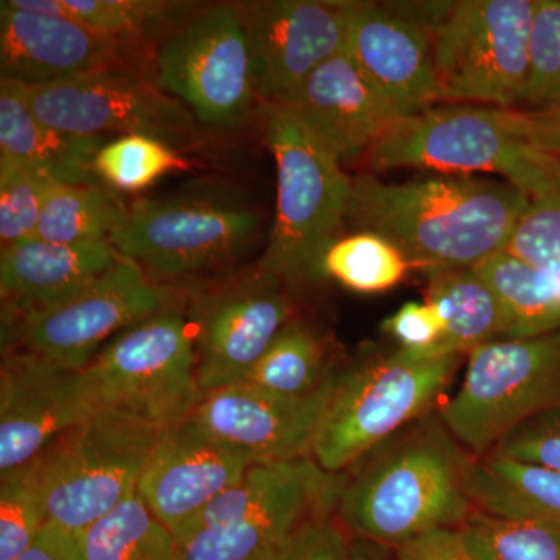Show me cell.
<instances>
[{
	"label": "cell",
	"mask_w": 560,
	"mask_h": 560,
	"mask_svg": "<svg viewBox=\"0 0 560 560\" xmlns=\"http://www.w3.org/2000/svg\"><path fill=\"white\" fill-rule=\"evenodd\" d=\"M470 455L430 412L342 471L335 518L346 533L396 550L477 511Z\"/></svg>",
	"instance_id": "1"
},
{
	"label": "cell",
	"mask_w": 560,
	"mask_h": 560,
	"mask_svg": "<svg viewBox=\"0 0 560 560\" xmlns=\"http://www.w3.org/2000/svg\"><path fill=\"white\" fill-rule=\"evenodd\" d=\"M529 198L508 180L441 175L388 184L352 178L346 221L393 243L425 272L471 268L506 248Z\"/></svg>",
	"instance_id": "2"
},
{
	"label": "cell",
	"mask_w": 560,
	"mask_h": 560,
	"mask_svg": "<svg viewBox=\"0 0 560 560\" xmlns=\"http://www.w3.org/2000/svg\"><path fill=\"white\" fill-rule=\"evenodd\" d=\"M374 171L431 168L444 175L490 173L539 197L558 175L560 158L540 150L521 109L436 105L394 121L364 154Z\"/></svg>",
	"instance_id": "3"
},
{
	"label": "cell",
	"mask_w": 560,
	"mask_h": 560,
	"mask_svg": "<svg viewBox=\"0 0 560 560\" xmlns=\"http://www.w3.org/2000/svg\"><path fill=\"white\" fill-rule=\"evenodd\" d=\"M260 116L278 195L270 238L257 267L294 290L316 282L320 256L346 221L352 178L290 106L261 103Z\"/></svg>",
	"instance_id": "4"
},
{
	"label": "cell",
	"mask_w": 560,
	"mask_h": 560,
	"mask_svg": "<svg viewBox=\"0 0 560 560\" xmlns=\"http://www.w3.org/2000/svg\"><path fill=\"white\" fill-rule=\"evenodd\" d=\"M341 482L313 458L250 464L179 541L180 560H278L308 523L334 515Z\"/></svg>",
	"instance_id": "5"
},
{
	"label": "cell",
	"mask_w": 560,
	"mask_h": 560,
	"mask_svg": "<svg viewBox=\"0 0 560 560\" xmlns=\"http://www.w3.org/2000/svg\"><path fill=\"white\" fill-rule=\"evenodd\" d=\"M431 40L436 105L521 108L536 0L408 2Z\"/></svg>",
	"instance_id": "6"
},
{
	"label": "cell",
	"mask_w": 560,
	"mask_h": 560,
	"mask_svg": "<svg viewBox=\"0 0 560 560\" xmlns=\"http://www.w3.org/2000/svg\"><path fill=\"white\" fill-rule=\"evenodd\" d=\"M160 427L113 408L57 438L33 459L47 522L83 534L138 492Z\"/></svg>",
	"instance_id": "7"
},
{
	"label": "cell",
	"mask_w": 560,
	"mask_h": 560,
	"mask_svg": "<svg viewBox=\"0 0 560 560\" xmlns=\"http://www.w3.org/2000/svg\"><path fill=\"white\" fill-rule=\"evenodd\" d=\"M460 360L415 361L394 350L388 357L341 370L313 459L330 474L349 470L405 427L430 415Z\"/></svg>",
	"instance_id": "8"
},
{
	"label": "cell",
	"mask_w": 560,
	"mask_h": 560,
	"mask_svg": "<svg viewBox=\"0 0 560 560\" xmlns=\"http://www.w3.org/2000/svg\"><path fill=\"white\" fill-rule=\"evenodd\" d=\"M83 372L102 408L161 430L190 418L202 396L194 329L178 305L120 331Z\"/></svg>",
	"instance_id": "9"
},
{
	"label": "cell",
	"mask_w": 560,
	"mask_h": 560,
	"mask_svg": "<svg viewBox=\"0 0 560 560\" xmlns=\"http://www.w3.org/2000/svg\"><path fill=\"white\" fill-rule=\"evenodd\" d=\"M178 305L131 260H119L69 296L36 311L2 319V352L38 357L57 366L83 370L120 331Z\"/></svg>",
	"instance_id": "10"
},
{
	"label": "cell",
	"mask_w": 560,
	"mask_h": 560,
	"mask_svg": "<svg viewBox=\"0 0 560 560\" xmlns=\"http://www.w3.org/2000/svg\"><path fill=\"white\" fill-rule=\"evenodd\" d=\"M560 407V331L495 340L469 353L456 396L440 418L474 458L540 412Z\"/></svg>",
	"instance_id": "11"
},
{
	"label": "cell",
	"mask_w": 560,
	"mask_h": 560,
	"mask_svg": "<svg viewBox=\"0 0 560 560\" xmlns=\"http://www.w3.org/2000/svg\"><path fill=\"white\" fill-rule=\"evenodd\" d=\"M259 228V213L238 202L142 198L128 206L109 242L120 257L164 285L230 264Z\"/></svg>",
	"instance_id": "12"
},
{
	"label": "cell",
	"mask_w": 560,
	"mask_h": 560,
	"mask_svg": "<svg viewBox=\"0 0 560 560\" xmlns=\"http://www.w3.org/2000/svg\"><path fill=\"white\" fill-rule=\"evenodd\" d=\"M158 88L213 128L245 124L254 101L248 39L238 3L197 11L168 33L156 54Z\"/></svg>",
	"instance_id": "13"
},
{
	"label": "cell",
	"mask_w": 560,
	"mask_h": 560,
	"mask_svg": "<svg viewBox=\"0 0 560 560\" xmlns=\"http://www.w3.org/2000/svg\"><path fill=\"white\" fill-rule=\"evenodd\" d=\"M293 289L259 267L191 289L187 318L201 394L246 382L294 315Z\"/></svg>",
	"instance_id": "14"
},
{
	"label": "cell",
	"mask_w": 560,
	"mask_h": 560,
	"mask_svg": "<svg viewBox=\"0 0 560 560\" xmlns=\"http://www.w3.org/2000/svg\"><path fill=\"white\" fill-rule=\"evenodd\" d=\"M18 88L40 121L69 135H147L176 150L200 142V121L184 103L127 70Z\"/></svg>",
	"instance_id": "15"
},
{
	"label": "cell",
	"mask_w": 560,
	"mask_h": 560,
	"mask_svg": "<svg viewBox=\"0 0 560 560\" xmlns=\"http://www.w3.org/2000/svg\"><path fill=\"white\" fill-rule=\"evenodd\" d=\"M353 0H250L238 3L254 91L287 103L308 77L345 50Z\"/></svg>",
	"instance_id": "16"
},
{
	"label": "cell",
	"mask_w": 560,
	"mask_h": 560,
	"mask_svg": "<svg viewBox=\"0 0 560 560\" xmlns=\"http://www.w3.org/2000/svg\"><path fill=\"white\" fill-rule=\"evenodd\" d=\"M101 410L83 370L2 352L0 475L27 466L57 438Z\"/></svg>",
	"instance_id": "17"
},
{
	"label": "cell",
	"mask_w": 560,
	"mask_h": 560,
	"mask_svg": "<svg viewBox=\"0 0 560 560\" xmlns=\"http://www.w3.org/2000/svg\"><path fill=\"white\" fill-rule=\"evenodd\" d=\"M340 372L311 397H283L248 382L209 390L191 418L253 464L313 458Z\"/></svg>",
	"instance_id": "18"
},
{
	"label": "cell",
	"mask_w": 560,
	"mask_h": 560,
	"mask_svg": "<svg viewBox=\"0 0 560 560\" xmlns=\"http://www.w3.org/2000/svg\"><path fill=\"white\" fill-rule=\"evenodd\" d=\"M250 464L248 456L213 438L190 416L161 431L138 495L179 544Z\"/></svg>",
	"instance_id": "19"
},
{
	"label": "cell",
	"mask_w": 560,
	"mask_h": 560,
	"mask_svg": "<svg viewBox=\"0 0 560 560\" xmlns=\"http://www.w3.org/2000/svg\"><path fill=\"white\" fill-rule=\"evenodd\" d=\"M345 49L400 119L436 106L430 35L408 2L353 0Z\"/></svg>",
	"instance_id": "20"
},
{
	"label": "cell",
	"mask_w": 560,
	"mask_h": 560,
	"mask_svg": "<svg viewBox=\"0 0 560 560\" xmlns=\"http://www.w3.org/2000/svg\"><path fill=\"white\" fill-rule=\"evenodd\" d=\"M128 46L72 18L44 16L0 2L2 81L36 86L125 70Z\"/></svg>",
	"instance_id": "21"
},
{
	"label": "cell",
	"mask_w": 560,
	"mask_h": 560,
	"mask_svg": "<svg viewBox=\"0 0 560 560\" xmlns=\"http://www.w3.org/2000/svg\"><path fill=\"white\" fill-rule=\"evenodd\" d=\"M280 105L290 106L341 162L364 156L400 119L346 49L320 65L293 97Z\"/></svg>",
	"instance_id": "22"
},
{
	"label": "cell",
	"mask_w": 560,
	"mask_h": 560,
	"mask_svg": "<svg viewBox=\"0 0 560 560\" xmlns=\"http://www.w3.org/2000/svg\"><path fill=\"white\" fill-rule=\"evenodd\" d=\"M119 257L109 242L65 245L33 237L0 249L2 319L69 296L108 271Z\"/></svg>",
	"instance_id": "23"
},
{
	"label": "cell",
	"mask_w": 560,
	"mask_h": 560,
	"mask_svg": "<svg viewBox=\"0 0 560 560\" xmlns=\"http://www.w3.org/2000/svg\"><path fill=\"white\" fill-rule=\"evenodd\" d=\"M102 136H77L40 121L28 109L20 88L0 81V156L49 175L58 183L102 184L94 172Z\"/></svg>",
	"instance_id": "24"
},
{
	"label": "cell",
	"mask_w": 560,
	"mask_h": 560,
	"mask_svg": "<svg viewBox=\"0 0 560 560\" xmlns=\"http://www.w3.org/2000/svg\"><path fill=\"white\" fill-rule=\"evenodd\" d=\"M425 302L441 319L442 335L425 360L469 355L503 338L499 301L475 268L425 272Z\"/></svg>",
	"instance_id": "25"
},
{
	"label": "cell",
	"mask_w": 560,
	"mask_h": 560,
	"mask_svg": "<svg viewBox=\"0 0 560 560\" xmlns=\"http://www.w3.org/2000/svg\"><path fill=\"white\" fill-rule=\"evenodd\" d=\"M474 268L499 301L504 340H525L560 331L559 276L506 250L493 254Z\"/></svg>",
	"instance_id": "26"
},
{
	"label": "cell",
	"mask_w": 560,
	"mask_h": 560,
	"mask_svg": "<svg viewBox=\"0 0 560 560\" xmlns=\"http://www.w3.org/2000/svg\"><path fill=\"white\" fill-rule=\"evenodd\" d=\"M470 490L477 510L560 526V471L489 453L475 458Z\"/></svg>",
	"instance_id": "27"
},
{
	"label": "cell",
	"mask_w": 560,
	"mask_h": 560,
	"mask_svg": "<svg viewBox=\"0 0 560 560\" xmlns=\"http://www.w3.org/2000/svg\"><path fill=\"white\" fill-rule=\"evenodd\" d=\"M127 213L128 206L105 184L54 180L44 202L36 237L65 245L109 242Z\"/></svg>",
	"instance_id": "28"
},
{
	"label": "cell",
	"mask_w": 560,
	"mask_h": 560,
	"mask_svg": "<svg viewBox=\"0 0 560 560\" xmlns=\"http://www.w3.org/2000/svg\"><path fill=\"white\" fill-rule=\"evenodd\" d=\"M326 341L304 319H291L246 382L283 397H311L338 374Z\"/></svg>",
	"instance_id": "29"
},
{
	"label": "cell",
	"mask_w": 560,
	"mask_h": 560,
	"mask_svg": "<svg viewBox=\"0 0 560 560\" xmlns=\"http://www.w3.org/2000/svg\"><path fill=\"white\" fill-rule=\"evenodd\" d=\"M84 560H180L171 529L138 492L81 534Z\"/></svg>",
	"instance_id": "30"
},
{
	"label": "cell",
	"mask_w": 560,
	"mask_h": 560,
	"mask_svg": "<svg viewBox=\"0 0 560 560\" xmlns=\"http://www.w3.org/2000/svg\"><path fill=\"white\" fill-rule=\"evenodd\" d=\"M410 270V261L393 243L357 231L327 246L316 268V282L334 280L355 293H383L399 285Z\"/></svg>",
	"instance_id": "31"
},
{
	"label": "cell",
	"mask_w": 560,
	"mask_h": 560,
	"mask_svg": "<svg viewBox=\"0 0 560 560\" xmlns=\"http://www.w3.org/2000/svg\"><path fill=\"white\" fill-rule=\"evenodd\" d=\"M481 560H560V526L477 510L458 528Z\"/></svg>",
	"instance_id": "32"
},
{
	"label": "cell",
	"mask_w": 560,
	"mask_h": 560,
	"mask_svg": "<svg viewBox=\"0 0 560 560\" xmlns=\"http://www.w3.org/2000/svg\"><path fill=\"white\" fill-rule=\"evenodd\" d=\"M189 162L164 140L147 135H125L105 142L95 154L98 180L114 191L149 189L173 171H184Z\"/></svg>",
	"instance_id": "33"
},
{
	"label": "cell",
	"mask_w": 560,
	"mask_h": 560,
	"mask_svg": "<svg viewBox=\"0 0 560 560\" xmlns=\"http://www.w3.org/2000/svg\"><path fill=\"white\" fill-rule=\"evenodd\" d=\"M62 5L72 20L130 46L179 25L191 10V3L173 0H62Z\"/></svg>",
	"instance_id": "34"
},
{
	"label": "cell",
	"mask_w": 560,
	"mask_h": 560,
	"mask_svg": "<svg viewBox=\"0 0 560 560\" xmlns=\"http://www.w3.org/2000/svg\"><path fill=\"white\" fill-rule=\"evenodd\" d=\"M54 180L38 168L0 156V249L36 237Z\"/></svg>",
	"instance_id": "35"
},
{
	"label": "cell",
	"mask_w": 560,
	"mask_h": 560,
	"mask_svg": "<svg viewBox=\"0 0 560 560\" xmlns=\"http://www.w3.org/2000/svg\"><path fill=\"white\" fill-rule=\"evenodd\" d=\"M46 523V501L33 463L0 475V560L18 558Z\"/></svg>",
	"instance_id": "36"
},
{
	"label": "cell",
	"mask_w": 560,
	"mask_h": 560,
	"mask_svg": "<svg viewBox=\"0 0 560 560\" xmlns=\"http://www.w3.org/2000/svg\"><path fill=\"white\" fill-rule=\"evenodd\" d=\"M560 105V0H536L528 47V75L521 108Z\"/></svg>",
	"instance_id": "37"
},
{
	"label": "cell",
	"mask_w": 560,
	"mask_h": 560,
	"mask_svg": "<svg viewBox=\"0 0 560 560\" xmlns=\"http://www.w3.org/2000/svg\"><path fill=\"white\" fill-rule=\"evenodd\" d=\"M504 250L560 278V171L544 194L529 200Z\"/></svg>",
	"instance_id": "38"
},
{
	"label": "cell",
	"mask_w": 560,
	"mask_h": 560,
	"mask_svg": "<svg viewBox=\"0 0 560 560\" xmlns=\"http://www.w3.org/2000/svg\"><path fill=\"white\" fill-rule=\"evenodd\" d=\"M490 453L560 471V407L521 423Z\"/></svg>",
	"instance_id": "39"
},
{
	"label": "cell",
	"mask_w": 560,
	"mask_h": 560,
	"mask_svg": "<svg viewBox=\"0 0 560 560\" xmlns=\"http://www.w3.org/2000/svg\"><path fill=\"white\" fill-rule=\"evenodd\" d=\"M382 331L399 345V355L419 361L441 340L442 326L429 302L411 301L383 320Z\"/></svg>",
	"instance_id": "40"
},
{
	"label": "cell",
	"mask_w": 560,
	"mask_h": 560,
	"mask_svg": "<svg viewBox=\"0 0 560 560\" xmlns=\"http://www.w3.org/2000/svg\"><path fill=\"white\" fill-rule=\"evenodd\" d=\"M350 537L335 515H323L298 534L278 560H349Z\"/></svg>",
	"instance_id": "41"
},
{
	"label": "cell",
	"mask_w": 560,
	"mask_h": 560,
	"mask_svg": "<svg viewBox=\"0 0 560 560\" xmlns=\"http://www.w3.org/2000/svg\"><path fill=\"white\" fill-rule=\"evenodd\" d=\"M394 560H481L464 541L458 529H440L400 545Z\"/></svg>",
	"instance_id": "42"
},
{
	"label": "cell",
	"mask_w": 560,
	"mask_h": 560,
	"mask_svg": "<svg viewBox=\"0 0 560 560\" xmlns=\"http://www.w3.org/2000/svg\"><path fill=\"white\" fill-rule=\"evenodd\" d=\"M13 560H84L81 534L47 522L32 544Z\"/></svg>",
	"instance_id": "43"
},
{
	"label": "cell",
	"mask_w": 560,
	"mask_h": 560,
	"mask_svg": "<svg viewBox=\"0 0 560 560\" xmlns=\"http://www.w3.org/2000/svg\"><path fill=\"white\" fill-rule=\"evenodd\" d=\"M529 139L540 150L560 158V105L545 109H521Z\"/></svg>",
	"instance_id": "44"
},
{
	"label": "cell",
	"mask_w": 560,
	"mask_h": 560,
	"mask_svg": "<svg viewBox=\"0 0 560 560\" xmlns=\"http://www.w3.org/2000/svg\"><path fill=\"white\" fill-rule=\"evenodd\" d=\"M349 560H394L393 550L374 541L350 537Z\"/></svg>",
	"instance_id": "45"
}]
</instances>
